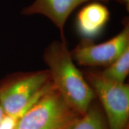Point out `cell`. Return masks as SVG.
Wrapping results in <instances>:
<instances>
[{
  "label": "cell",
  "mask_w": 129,
  "mask_h": 129,
  "mask_svg": "<svg viewBox=\"0 0 129 129\" xmlns=\"http://www.w3.org/2000/svg\"><path fill=\"white\" fill-rule=\"evenodd\" d=\"M43 59L53 86L72 108L83 115L96 99L94 91L76 67L66 41H54L45 50Z\"/></svg>",
  "instance_id": "1"
},
{
  "label": "cell",
  "mask_w": 129,
  "mask_h": 129,
  "mask_svg": "<svg viewBox=\"0 0 129 129\" xmlns=\"http://www.w3.org/2000/svg\"><path fill=\"white\" fill-rule=\"evenodd\" d=\"M81 116L51 84L21 117L16 129H69Z\"/></svg>",
  "instance_id": "2"
},
{
  "label": "cell",
  "mask_w": 129,
  "mask_h": 129,
  "mask_svg": "<svg viewBox=\"0 0 129 129\" xmlns=\"http://www.w3.org/2000/svg\"><path fill=\"white\" fill-rule=\"evenodd\" d=\"M51 84L47 69L10 74L0 81V104L6 115L17 114L34 104Z\"/></svg>",
  "instance_id": "3"
},
{
  "label": "cell",
  "mask_w": 129,
  "mask_h": 129,
  "mask_svg": "<svg viewBox=\"0 0 129 129\" xmlns=\"http://www.w3.org/2000/svg\"><path fill=\"white\" fill-rule=\"evenodd\" d=\"M84 77L101 103L108 129H128L129 85L107 79L99 71H84Z\"/></svg>",
  "instance_id": "4"
},
{
  "label": "cell",
  "mask_w": 129,
  "mask_h": 129,
  "mask_svg": "<svg viewBox=\"0 0 129 129\" xmlns=\"http://www.w3.org/2000/svg\"><path fill=\"white\" fill-rule=\"evenodd\" d=\"M122 23V30L104 43L96 44L93 40L82 38L71 51L74 61L83 67L106 68L117 60L129 48L128 19Z\"/></svg>",
  "instance_id": "5"
},
{
  "label": "cell",
  "mask_w": 129,
  "mask_h": 129,
  "mask_svg": "<svg viewBox=\"0 0 129 129\" xmlns=\"http://www.w3.org/2000/svg\"><path fill=\"white\" fill-rule=\"evenodd\" d=\"M91 1L108 3L111 0H35L24 8V15L41 14L47 17L59 30L60 39L66 41L64 29L66 22L72 12L80 5Z\"/></svg>",
  "instance_id": "6"
},
{
  "label": "cell",
  "mask_w": 129,
  "mask_h": 129,
  "mask_svg": "<svg viewBox=\"0 0 129 129\" xmlns=\"http://www.w3.org/2000/svg\"><path fill=\"white\" fill-rule=\"evenodd\" d=\"M110 13L101 2L88 4L80 10L77 16L76 28L83 38L93 40L102 31L108 22Z\"/></svg>",
  "instance_id": "7"
},
{
  "label": "cell",
  "mask_w": 129,
  "mask_h": 129,
  "mask_svg": "<svg viewBox=\"0 0 129 129\" xmlns=\"http://www.w3.org/2000/svg\"><path fill=\"white\" fill-rule=\"evenodd\" d=\"M94 101L86 112L69 129H108L104 111L101 106Z\"/></svg>",
  "instance_id": "8"
},
{
  "label": "cell",
  "mask_w": 129,
  "mask_h": 129,
  "mask_svg": "<svg viewBox=\"0 0 129 129\" xmlns=\"http://www.w3.org/2000/svg\"><path fill=\"white\" fill-rule=\"evenodd\" d=\"M99 72L109 80L118 83H125L129 73V48L117 60Z\"/></svg>",
  "instance_id": "9"
},
{
  "label": "cell",
  "mask_w": 129,
  "mask_h": 129,
  "mask_svg": "<svg viewBox=\"0 0 129 129\" xmlns=\"http://www.w3.org/2000/svg\"><path fill=\"white\" fill-rule=\"evenodd\" d=\"M115 1H117L120 4L124 5L125 7L127 8V10H128L129 9V0H115Z\"/></svg>",
  "instance_id": "10"
},
{
  "label": "cell",
  "mask_w": 129,
  "mask_h": 129,
  "mask_svg": "<svg viewBox=\"0 0 129 129\" xmlns=\"http://www.w3.org/2000/svg\"><path fill=\"white\" fill-rule=\"evenodd\" d=\"M6 113L4 112V109H3L2 105L0 104V122H1V121L3 120V119L4 118V117L6 115Z\"/></svg>",
  "instance_id": "11"
}]
</instances>
